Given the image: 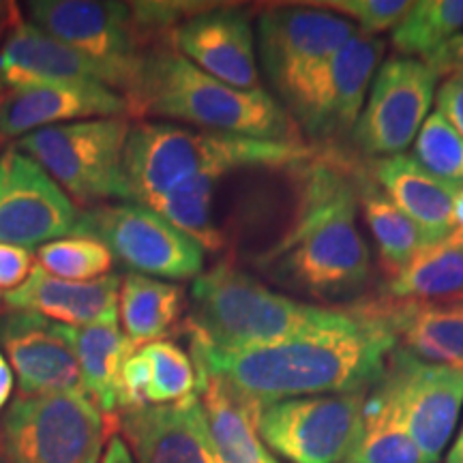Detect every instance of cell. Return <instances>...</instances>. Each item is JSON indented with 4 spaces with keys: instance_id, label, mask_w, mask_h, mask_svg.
Segmentation results:
<instances>
[{
    "instance_id": "cell-1",
    "label": "cell",
    "mask_w": 463,
    "mask_h": 463,
    "mask_svg": "<svg viewBox=\"0 0 463 463\" xmlns=\"http://www.w3.org/2000/svg\"><path fill=\"white\" fill-rule=\"evenodd\" d=\"M358 309L361 320L350 328L241 354H223L191 341L195 373L222 380L258 416L266 405L283 399L367 392L384 373L399 339L386 300Z\"/></svg>"
},
{
    "instance_id": "cell-2",
    "label": "cell",
    "mask_w": 463,
    "mask_h": 463,
    "mask_svg": "<svg viewBox=\"0 0 463 463\" xmlns=\"http://www.w3.org/2000/svg\"><path fill=\"white\" fill-rule=\"evenodd\" d=\"M344 164L307 161L294 223L256 260L270 281L324 303L354 298L372 279V253L356 219L354 174Z\"/></svg>"
},
{
    "instance_id": "cell-3",
    "label": "cell",
    "mask_w": 463,
    "mask_h": 463,
    "mask_svg": "<svg viewBox=\"0 0 463 463\" xmlns=\"http://www.w3.org/2000/svg\"><path fill=\"white\" fill-rule=\"evenodd\" d=\"M361 309L300 303L270 289L232 262H219L191 286L184 328L194 344L223 354L260 350L309 335L350 328Z\"/></svg>"
},
{
    "instance_id": "cell-4",
    "label": "cell",
    "mask_w": 463,
    "mask_h": 463,
    "mask_svg": "<svg viewBox=\"0 0 463 463\" xmlns=\"http://www.w3.org/2000/svg\"><path fill=\"white\" fill-rule=\"evenodd\" d=\"M125 99L129 116L137 118L153 116L191 129L300 142L292 116L264 89L241 90L219 82L178 54L170 39L144 52Z\"/></svg>"
},
{
    "instance_id": "cell-5",
    "label": "cell",
    "mask_w": 463,
    "mask_h": 463,
    "mask_svg": "<svg viewBox=\"0 0 463 463\" xmlns=\"http://www.w3.org/2000/svg\"><path fill=\"white\" fill-rule=\"evenodd\" d=\"M314 150L305 142H275L191 129L164 120L131 123L125 146V183L131 202H148L195 176L223 178L245 167L305 164Z\"/></svg>"
},
{
    "instance_id": "cell-6",
    "label": "cell",
    "mask_w": 463,
    "mask_h": 463,
    "mask_svg": "<svg viewBox=\"0 0 463 463\" xmlns=\"http://www.w3.org/2000/svg\"><path fill=\"white\" fill-rule=\"evenodd\" d=\"M118 416L103 414L84 392L15 397L0 419L9 463H99Z\"/></svg>"
},
{
    "instance_id": "cell-7",
    "label": "cell",
    "mask_w": 463,
    "mask_h": 463,
    "mask_svg": "<svg viewBox=\"0 0 463 463\" xmlns=\"http://www.w3.org/2000/svg\"><path fill=\"white\" fill-rule=\"evenodd\" d=\"M129 116L80 120L48 127L20 137L14 146L37 161L75 204L129 200L125 183V146Z\"/></svg>"
},
{
    "instance_id": "cell-8",
    "label": "cell",
    "mask_w": 463,
    "mask_h": 463,
    "mask_svg": "<svg viewBox=\"0 0 463 463\" xmlns=\"http://www.w3.org/2000/svg\"><path fill=\"white\" fill-rule=\"evenodd\" d=\"M73 236L103 242L133 273L187 281L202 275L204 249L140 202L97 204L80 211Z\"/></svg>"
},
{
    "instance_id": "cell-9",
    "label": "cell",
    "mask_w": 463,
    "mask_h": 463,
    "mask_svg": "<svg viewBox=\"0 0 463 463\" xmlns=\"http://www.w3.org/2000/svg\"><path fill=\"white\" fill-rule=\"evenodd\" d=\"M384 52V39L358 31L326 58L286 106L298 131L322 144L352 136Z\"/></svg>"
},
{
    "instance_id": "cell-10",
    "label": "cell",
    "mask_w": 463,
    "mask_h": 463,
    "mask_svg": "<svg viewBox=\"0 0 463 463\" xmlns=\"http://www.w3.org/2000/svg\"><path fill=\"white\" fill-rule=\"evenodd\" d=\"M367 392L270 403L258 416V433L288 463H345L361 439Z\"/></svg>"
},
{
    "instance_id": "cell-11",
    "label": "cell",
    "mask_w": 463,
    "mask_h": 463,
    "mask_svg": "<svg viewBox=\"0 0 463 463\" xmlns=\"http://www.w3.org/2000/svg\"><path fill=\"white\" fill-rule=\"evenodd\" d=\"M356 33L350 20L314 5H281L260 14L258 61L283 109L309 75Z\"/></svg>"
},
{
    "instance_id": "cell-12",
    "label": "cell",
    "mask_w": 463,
    "mask_h": 463,
    "mask_svg": "<svg viewBox=\"0 0 463 463\" xmlns=\"http://www.w3.org/2000/svg\"><path fill=\"white\" fill-rule=\"evenodd\" d=\"M438 80L436 71L419 58L392 56L382 62L352 133L364 157H392L412 146L431 114Z\"/></svg>"
},
{
    "instance_id": "cell-13",
    "label": "cell",
    "mask_w": 463,
    "mask_h": 463,
    "mask_svg": "<svg viewBox=\"0 0 463 463\" xmlns=\"http://www.w3.org/2000/svg\"><path fill=\"white\" fill-rule=\"evenodd\" d=\"M26 15L31 17L28 22L56 37L58 42L123 73L127 90L136 80L142 54L155 45L137 26L133 3L33 0L26 3Z\"/></svg>"
},
{
    "instance_id": "cell-14",
    "label": "cell",
    "mask_w": 463,
    "mask_h": 463,
    "mask_svg": "<svg viewBox=\"0 0 463 463\" xmlns=\"http://www.w3.org/2000/svg\"><path fill=\"white\" fill-rule=\"evenodd\" d=\"M427 463H438L453 439L463 410V369L422 361L395 347L380 378Z\"/></svg>"
},
{
    "instance_id": "cell-15",
    "label": "cell",
    "mask_w": 463,
    "mask_h": 463,
    "mask_svg": "<svg viewBox=\"0 0 463 463\" xmlns=\"http://www.w3.org/2000/svg\"><path fill=\"white\" fill-rule=\"evenodd\" d=\"M78 206L37 161L11 146L0 155V242L42 247L71 236Z\"/></svg>"
},
{
    "instance_id": "cell-16",
    "label": "cell",
    "mask_w": 463,
    "mask_h": 463,
    "mask_svg": "<svg viewBox=\"0 0 463 463\" xmlns=\"http://www.w3.org/2000/svg\"><path fill=\"white\" fill-rule=\"evenodd\" d=\"M0 347L17 378V397L84 392L73 326L28 314H0Z\"/></svg>"
},
{
    "instance_id": "cell-17",
    "label": "cell",
    "mask_w": 463,
    "mask_h": 463,
    "mask_svg": "<svg viewBox=\"0 0 463 463\" xmlns=\"http://www.w3.org/2000/svg\"><path fill=\"white\" fill-rule=\"evenodd\" d=\"M172 48L219 82L260 90L256 28L241 7H211L191 15L170 34Z\"/></svg>"
},
{
    "instance_id": "cell-18",
    "label": "cell",
    "mask_w": 463,
    "mask_h": 463,
    "mask_svg": "<svg viewBox=\"0 0 463 463\" xmlns=\"http://www.w3.org/2000/svg\"><path fill=\"white\" fill-rule=\"evenodd\" d=\"M129 116L120 92L99 82H45L0 97V137H24L48 127Z\"/></svg>"
},
{
    "instance_id": "cell-19",
    "label": "cell",
    "mask_w": 463,
    "mask_h": 463,
    "mask_svg": "<svg viewBox=\"0 0 463 463\" xmlns=\"http://www.w3.org/2000/svg\"><path fill=\"white\" fill-rule=\"evenodd\" d=\"M0 82L7 89L45 82H99L120 95L127 90L123 73L58 42L22 17L0 45Z\"/></svg>"
},
{
    "instance_id": "cell-20",
    "label": "cell",
    "mask_w": 463,
    "mask_h": 463,
    "mask_svg": "<svg viewBox=\"0 0 463 463\" xmlns=\"http://www.w3.org/2000/svg\"><path fill=\"white\" fill-rule=\"evenodd\" d=\"M118 431L136 463H223L198 392L172 405L120 412Z\"/></svg>"
},
{
    "instance_id": "cell-21",
    "label": "cell",
    "mask_w": 463,
    "mask_h": 463,
    "mask_svg": "<svg viewBox=\"0 0 463 463\" xmlns=\"http://www.w3.org/2000/svg\"><path fill=\"white\" fill-rule=\"evenodd\" d=\"M367 172L405 215L419 225L427 247L449 239L453 228V204L461 187L433 176L408 153L372 159Z\"/></svg>"
},
{
    "instance_id": "cell-22",
    "label": "cell",
    "mask_w": 463,
    "mask_h": 463,
    "mask_svg": "<svg viewBox=\"0 0 463 463\" xmlns=\"http://www.w3.org/2000/svg\"><path fill=\"white\" fill-rule=\"evenodd\" d=\"M120 283L123 279L118 275L95 281L58 279L37 266L24 286L5 294L0 311H28L80 328L118 307Z\"/></svg>"
},
{
    "instance_id": "cell-23",
    "label": "cell",
    "mask_w": 463,
    "mask_h": 463,
    "mask_svg": "<svg viewBox=\"0 0 463 463\" xmlns=\"http://www.w3.org/2000/svg\"><path fill=\"white\" fill-rule=\"evenodd\" d=\"M198 392L194 358L172 341H153L127 358L118 378V414L172 405Z\"/></svg>"
},
{
    "instance_id": "cell-24",
    "label": "cell",
    "mask_w": 463,
    "mask_h": 463,
    "mask_svg": "<svg viewBox=\"0 0 463 463\" xmlns=\"http://www.w3.org/2000/svg\"><path fill=\"white\" fill-rule=\"evenodd\" d=\"M82 391L103 414L118 416V378L123 364L136 345L120 328L118 307L109 309L95 322L73 328Z\"/></svg>"
},
{
    "instance_id": "cell-25",
    "label": "cell",
    "mask_w": 463,
    "mask_h": 463,
    "mask_svg": "<svg viewBox=\"0 0 463 463\" xmlns=\"http://www.w3.org/2000/svg\"><path fill=\"white\" fill-rule=\"evenodd\" d=\"M198 397L223 463H279L258 433V412L222 380L198 375Z\"/></svg>"
},
{
    "instance_id": "cell-26",
    "label": "cell",
    "mask_w": 463,
    "mask_h": 463,
    "mask_svg": "<svg viewBox=\"0 0 463 463\" xmlns=\"http://www.w3.org/2000/svg\"><path fill=\"white\" fill-rule=\"evenodd\" d=\"M389 320L402 347L422 361L463 369V303L386 300Z\"/></svg>"
},
{
    "instance_id": "cell-27",
    "label": "cell",
    "mask_w": 463,
    "mask_h": 463,
    "mask_svg": "<svg viewBox=\"0 0 463 463\" xmlns=\"http://www.w3.org/2000/svg\"><path fill=\"white\" fill-rule=\"evenodd\" d=\"M184 307V292L176 283H167L140 273H127L118 292L120 328L136 347L165 341L176 331Z\"/></svg>"
},
{
    "instance_id": "cell-28",
    "label": "cell",
    "mask_w": 463,
    "mask_h": 463,
    "mask_svg": "<svg viewBox=\"0 0 463 463\" xmlns=\"http://www.w3.org/2000/svg\"><path fill=\"white\" fill-rule=\"evenodd\" d=\"M354 184L358 206L363 208V217L378 242L380 262L384 273L395 277L416 258L420 249H425V236L412 219L392 202L380 184L369 176L367 165L356 167Z\"/></svg>"
},
{
    "instance_id": "cell-29",
    "label": "cell",
    "mask_w": 463,
    "mask_h": 463,
    "mask_svg": "<svg viewBox=\"0 0 463 463\" xmlns=\"http://www.w3.org/2000/svg\"><path fill=\"white\" fill-rule=\"evenodd\" d=\"M391 300L431 303L463 297V242L444 239L416 253L402 273L386 283Z\"/></svg>"
},
{
    "instance_id": "cell-30",
    "label": "cell",
    "mask_w": 463,
    "mask_h": 463,
    "mask_svg": "<svg viewBox=\"0 0 463 463\" xmlns=\"http://www.w3.org/2000/svg\"><path fill=\"white\" fill-rule=\"evenodd\" d=\"M345 463H427L397 402L380 380L367 392L361 439Z\"/></svg>"
},
{
    "instance_id": "cell-31",
    "label": "cell",
    "mask_w": 463,
    "mask_h": 463,
    "mask_svg": "<svg viewBox=\"0 0 463 463\" xmlns=\"http://www.w3.org/2000/svg\"><path fill=\"white\" fill-rule=\"evenodd\" d=\"M217 183L219 178L215 176H195L167 189L165 194L155 195L144 202V206L164 217L184 236L194 239L204 251L217 253L223 249V234L213 215Z\"/></svg>"
},
{
    "instance_id": "cell-32",
    "label": "cell",
    "mask_w": 463,
    "mask_h": 463,
    "mask_svg": "<svg viewBox=\"0 0 463 463\" xmlns=\"http://www.w3.org/2000/svg\"><path fill=\"white\" fill-rule=\"evenodd\" d=\"M463 34V0H419L391 31L399 56L425 61Z\"/></svg>"
},
{
    "instance_id": "cell-33",
    "label": "cell",
    "mask_w": 463,
    "mask_h": 463,
    "mask_svg": "<svg viewBox=\"0 0 463 463\" xmlns=\"http://www.w3.org/2000/svg\"><path fill=\"white\" fill-rule=\"evenodd\" d=\"M37 264L39 269L58 279L95 281L109 275L114 256L103 242L89 236L71 234L39 247Z\"/></svg>"
},
{
    "instance_id": "cell-34",
    "label": "cell",
    "mask_w": 463,
    "mask_h": 463,
    "mask_svg": "<svg viewBox=\"0 0 463 463\" xmlns=\"http://www.w3.org/2000/svg\"><path fill=\"white\" fill-rule=\"evenodd\" d=\"M412 157L433 176L463 187V137L438 109L422 123Z\"/></svg>"
},
{
    "instance_id": "cell-35",
    "label": "cell",
    "mask_w": 463,
    "mask_h": 463,
    "mask_svg": "<svg viewBox=\"0 0 463 463\" xmlns=\"http://www.w3.org/2000/svg\"><path fill=\"white\" fill-rule=\"evenodd\" d=\"M309 5L345 17L358 31L372 37L392 31L412 7L410 0H320Z\"/></svg>"
},
{
    "instance_id": "cell-36",
    "label": "cell",
    "mask_w": 463,
    "mask_h": 463,
    "mask_svg": "<svg viewBox=\"0 0 463 463\" xmlns=\"http://www.w3.org/2000/svg\"><path fill=\"white\" fill-rule=\"evenodd\" d=\"M34 269V256L28 249L0 242V300L5 294L24 286Z\"/></svg>"
},
{
    "instance_id": "cell-37",
    "label": "cell",
    "mask_w": 463,
    "mask_h": 463,
    "mask_svg": "<svg viewBox=\"0 0 463 463\" xmlns=\"http://www.w3.org/2000/svg\"><path fill=\"white\" fill-rule=\"evenodd\" d=\"M436 109L463 137V73H453L439 84L436 92Z\"/></svg>"
},
{
    "instance_id": "cell-38",
    "label": "cell",
    "mask_w": 463,
    "mask_h": 463,
    "mask_svg": "<svg viewBox=\"0 0 463 463\" xmlns=\"http://www.w3.org/2000/svg\"><path fill=\"white\" fill-rule=\"evenodd\" d=\"M425 62L436 71L438 78L463 73V34L444 45V48H439L436 54L425 58Z\"/></svg>"
},
{
    "instance_id": "cell-39",
    "label": "cell",
    "mask_w": 463,
    "mask_h": 463,
    "mask_svg": "<svg viewBox=\"0 0 463 463\" xmlns=\"http://www.w3.org/2000/svg\"><path fill=\"white\" fill-rule=\"evenodd\" d=\"M99 463H136V461H133V455H131L129 447H127V442L123 439V436H120V433H116V436L109 439L106 453H103Z\"/></svg>"
},
{
    "instance_id": "cell-40",
    "label": "cell",
    "mask_w": 463,
    "mask_h": 463,
    "mask_svg": "<svg viewBox=\"0 0 463 463\" xmlns=\"http://www.w3.org/2000/svg\"><path fill=\"white\" fill-rule=\"evenodd\" d=\"M11 391H14V375H11V367L7 358L0 352V410L5 408V403L9 402Z\"/></svg>"
},
{
    "instance_id": "cell-41",
    "label": "cell",
    "mask_w": 463,
    "mask_h": 463,
    "mask_svg": "<svg viewBox=\"0 0 463 463\" xmlns=\"http://www.w3.org/2000/svg\"><path fill=\"white\" fill-rule=\"evenodd\" d=\"M449 239L463 242V187L457 191V198L453 204V228H450Z\"/></svg>"
},
{
    "instance_id": "cell-42",
    "label": "cell",
    "mask_w": 463,
    "mask_h": 463,
    "mask_svg": "<svg viewBox=\"0 0 463 463\" xmlns=\"http://www.w3.org/2000/svg\"><path fill=\"white\" fill-rule=\"evenodd\" d=\"M20 20V11L14 3H0V33L7 34L11 26Z\"/></svg>"
},
{
    "instance_id": "cell-43",
    "label": "cell",
    "mask_w": 463,
    "mask_h": 463,
    "mask_svg": "<svg viewBox=\"0 0 463 463\" xmlns=\"http://www.w3.org/2000/svg\"><path fill=\"white\" fill-rule=\"evenodd\" d=\"M444 463H463V422L459 427V433H457V438L453 439V444H450L449 453H447V459Z\"/></svg>"
},
{
    "instance_id": "cell-44",
    "label": "cell",
    "mask_w": 463,
    "mask_h": 463,
    "mask_svg": "<svg viewBox=\"0 0 463 463\" xmlns=\"http://www.w3.org/2000/svg\"><path fill=\"white\" fill-rule=\"evenodd\" d=\"M5 37H7V34H3V33H0V45H3ZM3 89H5V86H3V82H0V92H3ZM0 97H3V95H0Z\"/></svg>"
},
{
    "instance_id": "cell-45",
    "label": "cell",
    "mask_w": 463,
    "mask_h": 463,
    "mask_svg": "<svg viewBox=\"0 0 463 463\" xmlns=\"http://www.w3.org/2000/svg\"><path fill=\"white\" fill-rule=\"evenodd\" d=\"M0 463H9L7 459H5V455H3V450H0Z\"/></svg>"
}]
</instances>
